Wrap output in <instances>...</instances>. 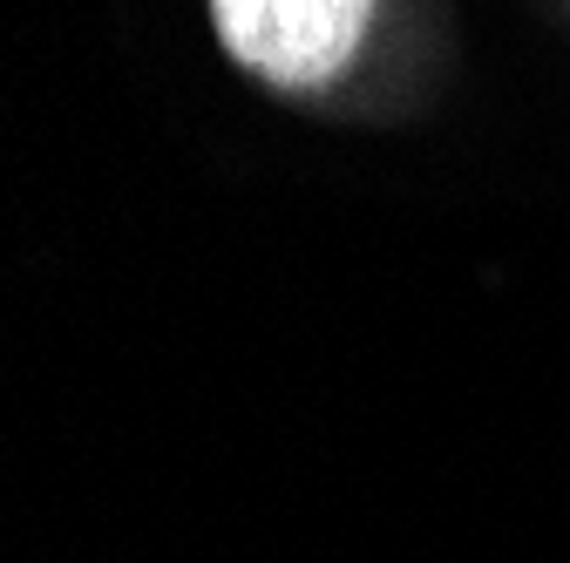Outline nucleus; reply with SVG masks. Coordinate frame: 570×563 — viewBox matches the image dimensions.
Listing matches in <instances>:
<instances>
[{"instance_id": "1", "label": "nucleus", "mask_w": 570, "mask_h": 563, "mask_svg": "<svg viewBox=\"0 0 570 563\" xmlns=\"http://www.w3.org/2000/svg\"><path fill=\"white\" fill-rule=\"evenodd\" d=\"M381 0H210L218 41L272 89H326L361 55Z\"/></svg>"}]
</instances>
